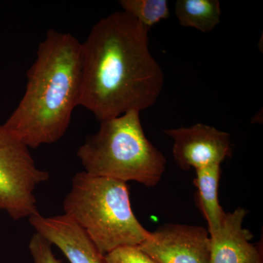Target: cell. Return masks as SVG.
<instances>
[{
	"label": "cell",
	"instance_id": "obj_1",
	"mask_svg": "<svg viewBox=\"0 0 263 263\" xmlns=\"http://www.w3.org/2000/svg\"><path fill=\"white\" fill-rule=\"evenodd\" d=\"M150 29L116 12L93 26L82 51L79 105L100 122L156 103L164 85L162 67L149 50Z\"/></svg>",
	"mask_w": 263,
	"mask_h": 263
},
{
	"label": "cell",
	"instance_id": "obj_2",
	"mask_svg": "<svg viewBox=\"0 0 263 263\" xmlns=\"http://www.w3.org/2000/svg\"><path fill=\"white\" fill-rule=\"evenodd\" d=\"M81 43L70 33L51 29L27 71L23 98L3 126L29 148L57 143L79 105Z\"/></svg>",
	"mask_w": 263,
	"mask_h": 263
},
{
	"label": "cell",
	"instance_id": "obj_3",
	"mask_svg": "<svg viewBox=\"0 0 263 263\" xmlns=\"http://www.w3.org/2000/svg\"><path fill=\"white\" fill-rule=\"evenodd\" d=\"M63 209L103 255L119 247L141 245L150 235L133 212L124 181L77 173Z\"/></svg>",
	"mask_w": 263,
	"mask_h": 263
},
{
	"label": "cell",
	"instance_id": "obj_4",
	"mask_svg": "<svg viewBox=\"0 0 263 263\" xmlns=\"http://www.w3.org/2000/svg\"><path fill=\"white\" fill-rule=\"evenodd\" d=\"M77 151L85 172L95 176L157 186L166 169L162 152L147 138L140 112L102 121Z\"/></svg>",
	"mask_w": 263,
	"mask_h": 263
},
{
	"label": "cell",
	"instance_id": "obj_5",
	"mask_svg": "<svg viewBox=\"0 0 263 263\" xmlns=\"http://www.w3.org/2000/svg\"><path fill=\"white\" fill-rule=\"evenodd\" d=\"M49 177L36 165L28 147L0 125V211L13 220L38 214L34 192Z\"/></svg>",
	"mask_w": 263,
	"mask_h": 263
},
{
	"label": "cell",
	"instance_id": "obj_6",
	"mask_svg": "<svg viewBox=\"0 0 263 263\" xmlns=\"http://www.w3.org/2000/svg\"><path fill=\"white\" fill-rule=\"evenodd\" d=\"M164 133L174 140L173 156L183 171L221 164L233 155L229 133L212 126L197 123L166 129Z\"/></svg>",
	"mask_w": 263,
	"mask_h": 263
},
{
	"label": "cell",
	"instance_id": "obj_7",
	"mask_svg": "<svg viewBox=\"0 0 263 263\" xmlns=\"http://www.w3.org/2000/svg\"><path fill=\"white\" fill-rule=\"evenodd\" d=\"M210 245L203 227L166 224L151 232L139 247L157 263H208Z\"/></svg>",
	"mask_w": 263,
	"mask_h": 263
},
{
	"label": "cell",
	"instance_id": "obj_8",
	"mask_svg": "<svg viewBox=\"0 0 263 263\" xmlns=\"http://www.w3.org/2000/svg\"><path fill=\"white\" fill-rule=\"evenodd\" d=\"M29 221L36 233L56 246L70 263H107L84 230L66 214L46 217L38 213Z\"/></svg>",
	"mask_w": 263,
	"mask_h": 263
},
{
	"label": "cell",
	"instance_id": "obj_9",
	"mask_svg": "<svg viewBox=\"0 0 263 263\" xmlns=\"http://www.w3.org/2000/svg\"><path fill=\"white\" fill-rule=\"evenodd\" d=\"M247 213L240 207L227 213L220 231L210 238L208 263H263L262 251L251 243L253 235L243 228Z\"/></svg>",
	"mask_w": 263,
	"mask_h": 263
},
{
	"label": "cell",
	"instance_id": "obj_10",
	"mask_svg": "<svg viewBox=\"0 0 263 263\" xmlns=\"http://www.w3.org/2000/svg\"><path fill=\"white\" fill-rule=\"evenodd\" d=\"M194 180L197 189V197L201 212L209 226L210 238L220 231L226 213L219 201V186L221 176L220 164H212L195 170Z\"/></svg>",
	"mask_w": 263,
	"mask_h": 263
},
{
	"label": "cell",
	"instance_id": "obj_11",
	"mask_svg": "<svg viewBox=\"0 0 263 263\" xmlns=\"http://www.w3.org/2000/svg\"><path fill=\"white\" fill-rule=\"evenodd\" d=\"M175 13L183 27L210 32L220 22V3L218 0H179Z\"/></svg>",
	"mask_w": 263,
	"mask_h": 263
},
{
	"label": "cell",
	"instance_id": "obj_12",
	"mask_svg": "<svg viewBox=\"0 0 263 263\" xmlns=\"http://www.w3.org/2000/svg\"><path fill=\"white\" fill-rule=\"evenodd\" d=\"M119 4L123 11L148 29L170 16L168 3L166 0H121Z\"/></svg>",
	"mask_w": 263,
	"mask_h": 263
},
{
	"label": "cell",
	"instance_id": "obj_13",
	"mask_svg": "<svg viewBox=\"0 0 263 263\" xmlns=\"http://www.w3.org/2000/svg\"><path fill=\"white\" fill-rule=\"evenodd\" d=\"M107 263H157L139 246H125L105 254Z\"/></svg>",
	"mask_w": 263,
	"mask_h": 263
},
{
	"label": "cell",
	"instance_id": "obj_14",
	"mask_svg": "<svg viewBox=\"0 0 263 263\" xmlns=\"http://www.w3.org/2000/svg\"><path fill=\"white\" fill-rule=\"evenodd\" d=\"M29 250L34 263H62L53 254L51 243L39 233L31 237Z\"/></svg>",
	"mask_w": 263,
	"mask_h": 263
}]
</instances>
